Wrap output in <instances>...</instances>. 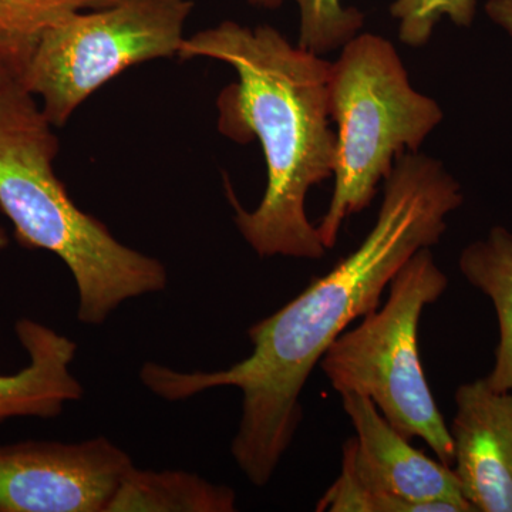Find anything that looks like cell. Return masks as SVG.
<instances>
[{"mask_svg":"<svg viewBox=\"0 0 512 512\" xmlns=\"http://www.w3.org/2000/svg\"><path fill=\"white\" fill-rule=\"evenodd\" d=\"M53 128L18 80L0 92V210L22 247L62 259L76 282L77 319L100 326L128 299L163 292L167 269L74 204L53 168Z\"/></svg>","mask_w":512,"mask_h":512,"instance_id":"obj_3","label":"cell"},{"mask_svg":"<svg viewBox=\"0 0 512 512\" xmlns=\"http://www.w3.org/2000/svg\"><path fill=\"white\" fill-rule=\"evenodd\" d=\"M237 494L227 485L187 473L130 468L107 512H232Z\"/></svg>","mask_w":512,"mask_h":512,"instance_id":"obj_12","label":"cell"},{"mask_svg":"<svg viewBox=\"0 0 512 512\" xmlns=\"http://www.w3.org/2000/svg\"><path fill=\"white\" fill-rule=\"evenodd\" d=\"M329 117L336 131L335 190L318 231L326 249L350 215L366 210L393 161L417 153L443 120L439 103L413 89L392 42L356 35L330 63Z\"/></svg>","mask_w":512,"mask_h":512,"instance_id":"obj_4","label":"cell"},{"mask_svg":"<svg viewBox=\"0 0 512 512\" xmlns=\"http://www.w3.org/2000/svg\"><path fill=\"white\" fill-rule=\"evenodd\" d=\"M191 0H117L47 30L18 82L63 127L94 92L134 64L178 56Z\"/></svg>","mask_w":512,"mask_h":512,"instance_id":"obj_6","label":"cell"},{"mask_svg":"<svg viewBox=\"0 0 512 512\" xmlns=\"http://www.w3.org/2000/svg\"><path fill=\"white\" fill-rule=\"evenodd\" d=\"M461 274L487 295L497 312L500 340L495 363L485 377L491 389L512 392V234L494 227L487 238L473 242L460 255Z\"/></svg>","mask_w":512,"mask_h":512,"instance_id":"obj_11","label":"cell"},{"mask_svg":"<svg viewBox=\"0 0 512 512\" xmlns=\"http://www.w3.org/2000/svg\"><path fill=\"white\" fill-rule=\"evenodd\" d=\"M447 286V275L430 248L420 249L393 276L382 308L346 329L319 366L336 392L372 400L403 437L423 440L437 460L451 467L453 440L424 375L419 350L421 313L439 301Z\"/></svg>","mask_w":512,"mask_h":512,"instance_id":"obj_5","label":"cell"},{"mask_svg":"<svg viewBox=\"0 0 512 512\" xmlns=\"http://www.w3.org/2000/svg\"><path fill=\"white\" fill-rule=\"evenodd\" d=\"M9 247V237L6 229L0 225V254L5 251L6 248Z\"/></svg>","mask_w":512,"mask_h":512,"instance_id":"obj_18","label":"cell"},{"mask_svg":"<svg viewBox=\"0 0 512 512\" xmlns=\"http://www.w3.org/2000/svg\"><path fill=\"white\" fill-rule=\"evenodd\" d=\"M356 436L343 446L342 471L329 487L336 512H471L453 468L421 453L372 400L340 394Z\"/></svg>","mask_w":512,"mask_h":512,"instance_id":"obj_7","label":"cell"},{"mask_svg":"<svg viewBox=\"0 0 512 512\" xmlns=\"http://www.w3.org/2000/svg\"><path fill=\"white\" fill-rule=\"evenodd\" d=\"M485 12L512 37V0H488Z\"/></svg>","mask_w":512,"mask_h":512,"instance_id":"obj_16","label":"cell"},{"mask_svg":"<svg viewBox=\"0 0 512 512\" xmlns=\"http://www.w3.org/2000/svg\"><path fill=\"white\" fill-rule=\"evenodd\" d=\"M15 330L29 365L15 375H0V423L15 417L55 419L84 394L70 370L77 345L32 319H20Z\"/></svg>","mask_w":512,"mask_h":512,"instance_id":"obj_10","label":"cell"},{"mask_svg":"<svg viewBox=\"0 0 512 512\" xmlns=\"http://www.w3.org/2000/svg\"><path fill=\"white\" fill-rule=\"evenodd\" d=\"M220 60L238 80L217 99L218 131L235 143L256 140L264 151L266 190L247 211L225 178V192L242 237L261 258L320 259L326 254L305 202L312 187L332 177L335 131L329 127L330 63L292 46L272 26L224 22L185 37L178 56Z\"/></svg>","mask_w":512,"mask_h":512,"instance_id":"obj_2","label":"cell"},{"mask_svg":"<svg viewBox=\"0 0 512 512\" xmlns=\"http://www.w3.org/2000/svg\"><path fill=\"white\" fill-rule=\"evenodd\" d=\"M133 466L106 437L0 447V512H107Z\"/></svg>","mask_w":512,"mask_h":512,"instance_id":"obj_8","label":"cell"},{"mask_svg":"<svg viewBox=\"0 0 512 512\" xmlns=\"http://www.w3.org/2000/svg\"><path fill=\"white\" fill-rule=\"evenodd\" d=\"M392 15L399 20L404 45L420 47L429 42L441 18L457 26H470L476 15V0H396Z\"/></svg>","mask_w":512,"mask_h":512,"instance_id":"obj_15","label":"cell"},{"mask_svg":"<svg viewBox=\"0 0 512 512\" xmlns=\"http://www.w3.org/2000/svg\"><path fill=\"white\" fill-rule=\"evenodd\" d=\"M15 80V76L9 72L8 67H6L5 64L0 63V92L5 90L10 83L15 82Z\"/></svg>","mask_w":512,"mask_h":512,"instance_id":"obj_17","label":"cell"},{"mask_svg":"<svg viewBox=\"0 0 512 512\" xmlns=\"http://www.w3.org/2000/svg\"><path fill=\"white\" fill-rule=\"evenodd\" d=\"M396 161L362 244L284 308L252 325L251 355L215 372H178L154 362L141 367L144 386L168 402L215 387L241 390L231 453L255 487L271 481L295 439L303 387L326 350L356 319L379 308L393 276L420 249L439 244L448 215L463 204L460 184L440 161L417 153Z\"/></svg>","mask_w":512,"mask_h":512,"instance_id":"obj_1","label":"cell"},{"mask_svg":"<svg viewBox=\"0 0 512 512\" xmlns=\"http://www.w3.org/2000/svg\"><path fill=\"white\" fill-rule=\"evenodd\" d=\"M117 0H0V63L18 80L47 30L73 13Z\"/></svg>","mask_w":512,"mask_h":512,"instance_id":"obj_13","label":"cell"},{"mask_svg":"<svg viewBox=\"0 0 512 512\" xmlns=\"http://www.w3.org/2000/svg\"><path fill=\"white\" fill-rule=\"evenodd\" d=\"M259 8L276 9L286 0H248ZM301 10L299 46L316 55L340 49L362 29L365 16L342 0H293Z\"/></svg>","mask_w":512,"mask_h":512,"instance_id":"obj_14","label":"cell"},{"mask_svg":"<svg viewBox=\"0 0 512 512\" xmlns=\"http://www.w3.org/2000/svg\"><path fill=\"white\" fill-rule=\"evenodd\" d=\"M454 400L448 430L461 493L474 511L512 512V392L484 377L461 384Z\"/></svg>","mask_w":512,"mask_h":512,"instance_id":"obj_9","label":"cell"}]
</instances>
